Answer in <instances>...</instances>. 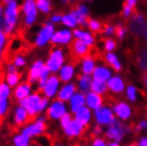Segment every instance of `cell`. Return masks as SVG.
<instances>
[{"label": "cell", "mask_w": 147, "mask_h": 146, "mask_svg": "<svg viewBox=\"0 0 147 146\" xmlns=\"http://www.w3.org/2000/svg\"><path fill=\"white\" fill-rule=\"evenodd\" d=\"M144 130H147V120H142V121L139 122L136 126V132L144 131Z\"/></svg>", "instance_id": "cell-46"}, {"label": "cell", "mask_w": 147, "mask_h": 146, "mask_svg": "<svg viewBox=\"0 0 147 146\" xmlns=\"http://www.w3.org/2000/svg\"><path fill=\"white\" fill-rule=\"evenodd\" d=\"M102 133H103V127H101L99 125L94 126V128H93V135H96V137H99V135H102Z\"/></svg>", "instance_id": "cell-50"}, {"label": "cell", "mask_w": 147, "mask_h": 146, "mask_svg": "<svg viewBox=\"0 0 147 146\" xmlns=\"http://www.w3.org/2000/svg\"><path fill=\"white\" fill-rule=\"evenodd\" d=\"M30 140L31 139L27 135L19 133L13 138V144L14 146H30Z\"/></svg>", "instance_id": "cell-38"}, {"label": "cell", "mask_w": 147, "mask_h": 146, "mask_svg": "<svg viewBox=\"0 0 147 146\" xmlns=\"http://www.w3.org/2000/svg\"><path fill=\"white\" fill-rule=\"evenodd\" d=\"M19 19V5L16 0H11L5 3L3 12L2 30L7 35L13 34Z\"/></svg>", "instance_id": "cell-2"}, {"label": "cell", "mask_w": 147, "mask_h": 146, "mask_svg": "<svg viewBox=\"0 0 147 146\" xmlns=\"http://www.w3.org/2000/svg\"><path fill=\"white\" fill-rule=\"evenodd\" d=\"M116 48V41L112 39V37H107L106 40H103V49L106 52H110V51L115 50Z\"/></svg>", "instance_id": "cell-41"}, {"label": "cell", "mask_w": 147, "mask_h": 146, "mask_svg": "<svg viewBox=\"0 0 147 146\" xmlns=\"http://www.w3.org/2000/svg\"><path fill=\"white\" fill-rule=\"evenodd\" d=\"M12 120H13V123H14L15 126L20 127V126H25V125L28 124L31 118H30L27 110L20 105H18L14 108Z\"/></svg>", "instance_id": "cell-20"}, {"label": "cell", "mask_w": 147, "mask_h": 146, "mask_svg": "<svg viewBox=\"0 0 147 146\" xmlns=\"http://www.w3.org/2000/svg\"><path fill=\"white\" fill-rule=\"evenodd\" d=\"M136 2H138V0H126L125 4H127V5H129V7H131L134 9Z\"/></svg>", "instance_id": "cell-53"}, {"label": "cell", "mask_w": 147, "mask_h": 146, "mask_svg": "<svg viewBox=\"0 0 147 146\" xmlns=\"http://www.w3.org/2000/svg\"><path fill=\"white\" fill-rule=\"evenodd\" d=\"M73 35L76 37V39L82 40L85 44L88 45L90 47L93 46L94 43H95V39H94V36H93L92 34H91L90 32H88V31H84V30H82V29H75L73 32Z\"/></svg>", "instance_id": "cell-31"}, {"label": "cell", "mask_w": 147, "mask_h": 146, "mask_svg": "<svg viewBox=\"0 0 147 146\" xmlns=\"http://www.w3.org/2000/svg\"><path fill=\"white\" fill-rule=\"evenodd\" d=\"M113 110V113L115 117L121 122L129 121L133 114L132 108L126 101H116L113 103V106L111 107Z\"/></svg>", "instance_id": "cell-13"}, {"label": "cell", "mask_w": 147, "mask_h": 146, "mask_svg": "<svg viewBox=\"0 0 147 146\" xmlns=\"http://www.w3.org/2000/svg\"><path fill=\"white\" fill-rule=\"evenodd\" d=\"M12 63H13L17 68H22V67L26 66V59L22 55H16L14 57V59H13Z\"/></svg>", "instance_id": "cell-42"}, {"label": "cell", "mask_w": 147, "mask_h": 146, "mask_svg": "<svg viewBox=\"0 0 147 146\" xmlns=\"http://www.w3.org/2000/svg\"><path fill=\"white\" fill-rule=\"evenodd\" d=\"M93 117H94L96 125H99L101 127H108L116 120L112 108L109 106H106V105L101 106L99 109L95 110Z\"/></svg>", "instance_id": "cell-8"}, {"label": "cell", "mask_w": 147, "mask_h": 146, "mask_svg": "<svg viewBox=\"0 0 147 146\" xmlns=\"http://www.w3.org/2000/svg\"><path fill=\"white\" fill-rule=\"evenodd\" d=\"M69 51L74 60L78 61L84 58L85 55H88L91 50H90V46L85 44L83 41L76 39L69 43Z\"/></svg>", "instance_id": "cell-14"}, {"label": "cell", "mask_w": 147, "mask_h": 146, "mask_svg": "<svg viewBox=\"0 0 147 146\" xmlns=\"http://www.w3.org/2000/svg\"><path fill=\"white\" fill-rule=\"evenodd\" d=\"M66 61V55L62 48H55L49 52L47 60L45 62V65L48 67L51 74H57L60 68L65 64Z\"/></svg>", "instance_id": "cell-5"}, {"label": "cell", "mask_w": 147, "mask_h": 146, "mask_svg": "<svg viewBox=\"0 0 147 146\" xmlns=\"http://www.w3.org/2000/svg\"><path fill=\"white\" fill-rule=\"evenodd\" d=\"M108 90L113 95H121L126 90V82L119 75H113L107 81Z\"/></svg>", "instance_id": "cell-16"}, {"label": "cell", "mask_w": 147, "mask_h": 146, "mask_svg": "<svg viewBox=\"0 0 147 146\" xmlns=\"http://www.w3.org/2000/svg\"><path fill=\"white\" fill-rule=\"evenodd\" d=\"M53 146H64V144H63L62 142H59V141H57V142H55Z\"/></svg>", "instance_id": "cell-57"}, {"label": "cell", "mask_w": 147, "mask_h": 146, "mask_svg": "<svg viewBox=\"0 0 147 146\" xmlns=\"http://www.w3.org/2000/svg\"><path fill=\"white\" fill-rule=\"evenodd\" d=\"M64 26H66L68 28H75L78 26V20L76 18V16L73 12L70 11L66 14H63L62 16V22H61Z\"/></svg>", "instance_id": "cell-33"}, {"label": "cell", "mask_w": 147, "mask_h": 146, "mask_svg": "<svg viewBox=\"0 0 147 146\" xmlns=\"http://www.w3.org/2000/svg\"><path fill=\"white\" fill-rule=\"evenodd\" d=\"M47 120L48 117L46 113L40 114L38 116L34 118L33 122H30L27 125H25L20 133L27 135L30 139H34V138L43 135L47 129Z\"/></svg>", "instance_id": "cell-4"}, {"label": "cell", "mask_w": 147, "mask_h": 146, "mask_svg": "<svg viewBox=\"0 0 147 146\" xmlns=\"http://www.w3.org/2000/svg\"><path fill=\"white\" fill-rule=\"evenodd\" d=\"M76 18L78 20V25H80L81 27H88V15H90V10L86 4L84 3H78L76 4L74 9L71 10Z\"/></svg>", "instance_id": "cell-17"}, {"label": "cell", "mask_w": 147, "mask_h": 146, "mask_svg": "<svg viewBox=\"0 0 147 146\" xmlns=\"http://www.w3.org/2000/svg\"><path fill=\"white\" fill-rule=\"evenodd\" d=\"M53 33H55V25L50 22L44 24L43 27L38 30V32L35 35V39H34L33 42L34 46L38 48L45 47L51 41Z\"/></svg>", "instance_id": "cell-9"}, {"label": "cell", "mask_w": 147, "mask_h": 146, "mask_svg": "<svg viewBox=\"0 0 147 146\" xmlns=\"http://www.w3.org/2000/svg\"><path fill=\"white\" fill-rule=\"evenodd\" d=\"M12 94L11 87L5 81H0V118L4 117L9 112Z\"/></svg>", "instance_id": "cell-10"}, {"label": "cell", "mask_w": 147, "mask_h": 146, "mask_svg": "<svg viewBox=\"0 0 147 146\" xmlns=\"http://www.w3.org/2000/svg\"><path fill=\"white\" fill-rule=\"evenodd\" d=\"M30 94H32V84L26 81V82H22L15 87L14 91H13V98L19 101V100L28 97Z\"/></svg>", "instance_id": "cell-25"}, {"label": "cell", "mask_w": 147, "mask_h": 146, "mask_svg": "<svg viewBox=\"0 0 147 146\" xmlns=\"http://www.w3.org/2000/svg\"><path fill=\"white\" fill-rule=\"evenodd\" d=\"M18 105H20L27 110L31 120H34L40 114L46 112L47 108L50 105V100L46 98L43 94H40V91H37L33 92L26 98L19 100Z\"/></svg>", "instance_id": "cell-1"}, {"label": "cell", "mask_w": 147, "mask_h": 146, "mask_svg": "<svg viewBox=\"0 0 147 146\" xmlns=\"http://www.w3.org/2000/svg\"><path fill=\"white\" fill-rule=\"evenodd\" d=\"M37 10L43 14H48L52 10V0H35Z\"/></svg>", "instance_id": "cell-34"}, {"label": "cell", "mask_w": 147, "mask_h": 146, "mask_svg": "<svg viewBox=\"0 0 147 146\" xmlns=\"http://www.w3.org/2000/svg\"><path fill=\"white\" fill-rule=\"evenodd\" d=\"M45 67V62L43 60H36L35 62L30 66L27 75V81L31 84H36L37 80L40 79V73Z\"/></svg>", "instance_id": "cell-21"}, {"label": "cell", "mask_w": 147, "mask_h": 146, "mask_svg": "<svg viewBox=\"0 0 147 146\" xmlns=\"http://www.w3.org/2000/svg\"><path fill=\"white\" fill-rule=\"evenodd\" d=\"M7 35L4 33L3 30L0 28V58H1V55L3 53L4 48L7 46Z\"/></svg>", "instance_id": "cell-43"}, {"label": "cell", "mask_w": 147, "mask_h": 146, "mask_svg": "<svg viewBox=\"0 0 147 146\" xmlns=\"http://www.w3.org/2000/svg\"><path fill=\"white\" fill-rule=\"evenodd\" d=\"M101 33H102L105 36H107V37L112 36L113 34H115V26L111 25V24H107V25H105L102 27Z\"/></svg>", "instance_id": "cell-44"}, {"label": "cell", "mask_w": 147, "mask_h": 146, "mask_svg": "<svg viewBox=\"0 0 147 146\" xmlns=\"http://www.w3.org/2000/svg\"><path fill=\"white\" fill-rule=\"evenodd\" d=\"M67 112H69V108H68L67 102L55 98V100H52L50 102V105L47 108L45 113L47 115L48 120L59 122Z\"/></svg>", "instance_id": "cell-6"}, {"label": "cell", "mask_w": 147, "mask_h": 146, "mask_svg": "<svg viewBox=\"0 0 147 146\" xmlns=\"http://www.w3.org/2000/svg\"><path fill=\"white\" fill-rule=\"evenodd\" d=\"M96 67V60L91 53L85 55L80 61V72L84 75H92Z\"/></svg>", "instance_id": "cell-28"}, {"label": "cell", "mask_w": 147, "mask_h": 146, "mask_svg": "<svg viewBox=\"0 0 147 146\" xmlns=\"http://www.w3.org/2000/svg\"><path fill=\"white\" fill-rule=\"evenodd\" d=\"M74 118H76L79 123L88 127L92 123L93 120V111L86 106L82 107L80 110H78L76 113H74Z\"/></svg>", "instance_id": "cell-27"}, {"label": "cell", "mask_w": 147, "mask_h": 146, "mask_svg": "<svg viewBox=\"0 0 147 146\" xmlns=\"http://www.w3.org/2000/svg\"><path fill=\"white\" fill-rule=\"evenodd\" d=\"M131 131H132V129L129 125L124 124V122L116 118L110 126L106 128L103 133L109 142L114 141V142L121 143L127 135L131 133Z\"/></svg>", "instance_id": "cell-3"}, {"label": "cell", "mask_w": 147, "mask_h": 146, "mask_svg": "<svg viewBox=\"0 0 147 146\" xmlns=\"http://www.w3.org/2000/svg\"><path fill=\"white\" fill-rule=\"evenodd\" d=\"M73 39V32L68 29H61L59 31H55L51 37V42L53 45H69Z\"/></svg>", "instance_id": "cell-23"}, {"label": "cell", "mask_w": 147, "mask_h": 146, "mask_svg": "<svg viewBox=\"0 0 147 146\" xmlns=\"http://www.w3.org/2000/svg\"><path fill=\"white\" fill-rule=\"evenodd\" d=\"M22 13L24 15V26H33L38 17V10L35 0H24L22 4Z\"/></svg>", "instance_id": "cell-7"}, {"label": "cell", "mask_w": 147, "mask_h": 146, "mask_svg": "<svg viewBox=\"0 0 147 146\" xmlns=\"http://www.w3.org/2000/svg\"><path fill=\"white\" fill-rule=\"evenodd\" d=\"M107 146H110V145H109V144H108V145H107Z\"/></svg>", "instance_id": "cell-62"}, {"label": "cell", "mask_w": 147, "mask_h": 146, "mask_svg": "<svg viewBox=\"0 0 147 146\" xmlns=\"http://www.w3.org/2000/svg\"><path fill=\"white\" fill-rule=\"evenodd\" d=\"M85 106V94L77 91L73 95V97L68 100V108L70 113H76L78 110Z\"/></svg>", "instance_id": "cell-26"}, {"label": "cell", "mask_w": 147, "mask_h": 146, "mask_svg": "<svg viewBox=\"0 0 147 146\" xmlns=\"http://www.w3.org/2000/svg\"><path fill=\"white\" fill-rule=\"evenodd\" d=\"M18 73V68L13 64V63H9L5 65V75L7 74H14Z\"/></svg>", "instance_id": "cell-49"}, {"label": "cell", "mask_w": 147, "mask_h": 146, "mask_svg": "<svg viewBox=\"0 0 147 146\" xmlns=\"http://www.w3.org/2000/svg\"><path fill=\"white\" fill-rule=\"evenodd\" d=\"M61 83L62 82L60 80L59 76H57L55 74H51L40 92L46 98H48L49 100H53L57 98L58 92L61 88Z\"/></svg>", "instance_id": "cell-11"}, {"label": "cell", "mask_w": 147, "mask_h": 146, "mask_svg": "<svg viewBox=\"0 0 147 146\" xmlns=\"http://www.w3.org/2000/svg\"><path fill=\"white\" fill-rule=\"evenodd\" d=\"M109 145L110 146H121V144L118 142H114V141H111L110 143H109Z\"/></svg>", "instance_id": "cell-55"}, {"label": "cell", "mask_w": 147, "mask_h": 146, "mask_svg": "<svg viewBox=\"0 0 147 146\" xmlns=\"http://www.w3.org/2000/svg\"><path fill=\"white\" fill-rule=\"evenodd\" d=\"M113 76V72L108 64H98L96 65L95 70L93 72L92 77L94 80H99L107 82L111 77Z\"/></svg>", "instance_id": "cell-22"}, {"label": "cell", "mask_w": 147, "mask_h": 146, "mask_svg": "<svg viewBox=\"0 0 147 146\" xmlns=\"http://www.w3.org/2000/svg\"><path fill=\"white\" fill-rule=\"evenodd\" d=\"M103 105H105V98L102 95L97 94L93 91H90L85 94V106L90 108L93 112L95 110L99 109Z\"/></svg>", "instance_id": "cell-19"}, {"label": "cell", "mask_w": 147, "mask_h": 146, "mask_svg": "<svg viewBox=\"0 0 147 146\" xmlns=\"http://www.w3.org/2000/svg\"><path fill=\"white\" fill-rule=\"evenodd\" d=\"M92 81H93L92 75H84V74L79 75L77 78V82H76L78 91L81 92V93L86 94L88 92L91 91Z\"/></svg>", "instance_id": "cell-29"}, {"label": "cell", "mask_w": 147, "mask_h": 146, "mask_svg": "<svg viewBox=\"0 0 147 146\" xmlns=\"http://www.w3.org/2000/svg\"><path fill=\"white\" fill-rule=\"evenodd\" d=\"M4 3H7V2H9V1H11V0H2Z\"/></svg>", "instance_id": "cell-59"}, {"label": "cell", "mask_w": 147, "mask_h": 146, "mask_svg": "<svg viewBox=\"0 0 147 146\" xmlns=\"http://www.w3.org/2000/svg\"><path fill=\"white\" fill-rule=\"evenodd\" d=\"M128 146H138V145H136V144H130V145H128Z\"/></svg>", "instance_id": "cell-60"}, {"label": "cell", "mask_w": 147, "mask_h": 146, "mask_svg": "<svg viewBox=\"0 0 147 146\" xmlns=\"http://www.w3.org/2000/svg\"><path fill=\"white\" fill-rule=\"evenodd\" d=\"M91 91L95 92V93L100 94V95L102 96H106L109 93L107 82H103V81H99V80H94L93 79Z\"/></svg>", "instance_id": "cell-32"}, {"label": "cell", "mask_w": 147, "mask_h": 146, "mask_svg": "<svg viewBox=\"0 0 147 146\" xmlns=\"http://www.w3.org/2000/svg\"><path fill=\"white\" fill-rule=\"evenodd\" d=\"M136 63L141 70L147 72V48L141 50L136 58Z\"/></svg>", "instance_id": "cell-37"}, {"label": "cell", "mask_w": 147, "mask_h": 146, "mask_svg": "<svg viewBox=\"0 0 147 146\" xmlns=\"http://www.w3.org/2000/svg\"><path fill=\"white\" fill-rule=\"evenodd\" d=\"M138 146H147V137H143L139 140Z\"/></svg>", "instance_id": "cell-52"}, {"label": "cell", "mask_w": 147, "mask_h": 146, "mask_svg": "<svg viewBox=\"0 0 147 146\" xmlns=\"http://www.w3.org/2000/svg\"><path fill=\"white\" fill-rule=\"evenodd\" d=\"M103 59H105L106 64H108V65L110 66L113 70H115L116 73H118V72H121V70L123 65H121V61H119L118 57L114 53L113 51L106 52V55H105Z\"/></svg>", "instance_id": "cell-30"}, {"label": "cell", "mask_w": 147, "mask_h": 146, "mask_svg": "<svg viewBox=\"0 0 147 146\" xmlns=\"http://www.w3.org/2000/svg\"><path fill=\"white\" fill-rule=\"evenodd\" d=\"M62 16L63 14H60V13H55V14H52L50 16V19H49V22H52L53 25L55 24H59V22H62Z\"/></svg>", "instance_id": "cell-48"}, {"label": "cell", "mask_w": 147, "mask_h": 146, "mask_svg": "<svg viewBox=\"0 0 147 146\" xmlns=\"http://www.w3.org/2000/svg\"><path fill=\"white\" fill-rule=\"evenodd\" d=\"M127 32H128V28L124 24L118 22L117 25L115 26V35L119 40H124V37L126 36Z\"/></svg>", "instance_id": "cell-40"}, {"label": "cell", "mask_w": 147, "mask_h": 146, "mask_svg": "<svg viewBox=\"0 0 147 146\" xmlns=\"http://www.w3.org/2000/svg\"><path fill=\"white\" fill-rule=\"evenodd\" d=\"M34 146H43V145H40V144H35Z\"/></svg>", "instance_id": "cell-61"}, {"label": "cell", "mask_w": 147, "mask_h": 146, "mask_svg": "<svg viewBox=\"0 0 147 146\" xmlns=\"http://www.w3.org/2000/svg\"><path fill=\"white\" fill-rule=\"evenodd\" d=\"M58 76H59L60 80L62 83H67V82H71L75 75H76V64L75 61L74 62H68L60 68V70L58 72Z\"/></svg>", "instance_id": "cell-18"}, {"label": "cell", "mask_w": 147, "mask_h": 146, "mask_svg": "<svg viewBox=\"0 0 147 146\" xmlns=\"http://www.w3.org/2000/svg\"><path fill=\"white\" fill-rule=\"evenodd\" d=\"M143 37H144L145 43H146V48H147V27H146V29H145V31H144V33H143Z\"/></svg>", "instance_id": "cell-54"}, {"label": "cell", "mask_w": 147, "mask_h": 146, "mask_svg": "<svg viewBox=\"0 0 147 146\" xmlns=\"http://www.w3.org/2000/svg\"><path fill=\"white\" fill-rule=\"evenodd\" d=\"M78 91L77 85L74 82H67V83H64L63 85H61L59 92H58V95H57V98L62 100V101L68 102L73 95Z\"/></svg>", "instance_id": "cell-24"}, {"label": "cell", "mask_w": 147, "mask_h": 146, "mask_svg": "<svg viewBox=\"0 0 147 146\" xmlns=\"http://www.w3.org/2000/svg\"><path fill=\"white\" fill-rule=\"evenodd\" d=\"M73 117H74V115H73V113H70V112H67L64 116L60 120V126H61V128L62 127H64V126H66L68 123H69L71 120H73Z\"/></svg>", "instance_id": "cell-45"}, {"label": "cell", "mask_w": 147, "mask_h": 146, "mask_svg": "<svg viewBox=\"0 0 147 146\" xmlns=\"http://www.w3.org/2000/svg\"><path fill=\"white\" fill-rule=\"evenodd\" d=\"M62 3H64V4H69V3H71L74 0H60Z\"/></svg>", "instance_id": "cell-56"}, {"label": "cell", "mask_w": 147, "mask_h": 146, "mask_svg": "<svg viewBox=\"0 0 147 146\" xmlns=\"http://www.w3.org/2000/svg\"><path fill=\"white\" fill-rule=\"evenodd\" d=\"M3 12H4V7L3 4H0V28L2 29V26H3Z\"/></svg>", "instance_id": "cell-51"}, {"label": "cell", "mask_w": 147, "mask_h": 146, "mask_svg": "<svg viewBox=\"0 0 147 146\" xmlns=\"http://www.w3.org/2000/svg\"><path fill=\"white\" fill-rule=\"evenodd\" d=\"M125 96L127 100H129L130 102H136L139 98V91L134 85L130 84L128 87H126Z\"/></svg>", "instance_id": "cell-35"}, {"label": "cell", "mask_w": 147, "mask_h": 146, "mask_svg": "<svg viewBox=\"0 0 147 146\" xmlns=\"http://www.w3.org/2000/svg\"><path fill=\"white\" fill-rule=\"evenodd\" d=\"M22 75L20 73H14V74H7L5 75V82H7L11 88H15L16 85L20 83Z\"/></svg>", "instance_id": "cell-36"}, {"label": "cell", "mask_w": 147, "mask_h": 146, "mask_svg": "<svg viewBox=\"0 0 147 146\" xmlns=\"http://www.w3.org/2000/svg\"><path fill=\"white\" fill-rule=\"evenodd\" d=\"M62 130L67 138H69V139H76V138H79V137H81V135L84 133L85 126H83L76 118L73 117V120L66 126L62 127Z\"/></svg>", "instance_id": "cell-15"}, {"label": "cell", "mask_w": 147, "mask_h": 146, "mask_svg": "<svg viewBox=\"0 0 147 146\" xmlns=\"http://www.w3.org/2000/svg\"><path fill=\"white\" fill-rule=\"evenodd\" d=\"M102 27H103V25L100 22H98L97 19H94V18L88 19V28L91 30L93 33H100L101 30H102Z\"/></svg>", "instance_id": "cell-39"}, {"label": "cell", "mask_w": 147, "mask_h": 146, "mask_svg": "<svg viewBox=\"0 0 147 146\" xmlns=\"http://www.w3.org/2000/svg\"><path fill=\"white\" fill-rule=\"evenodd\" d=\"M108 143L106 142V140L101 138V137H97L93 140L92 146H107Z\"/></svg>", "instance_id": "cell-47"}, {"label": "cell", "mask_w": 147, "mask_h": 146, "mask_svg": "<svg viewBox=\"0 0 147 146\" xmlns=\"http://www.w3.org/2000/svg\"><path fill=\"white\" fill-rule=\"evenodd\" d=\"M144 83H145V85H146L147 88V72H146V75L144 76Z\"/></svg>", "instance_id": "cell-58"}, {"label": "cell", "mask_w": 147, "mask_h": 146, "mask_svg": "<svg viewBox=\"0 0 147 146\" xmlns=\"http://www.w3.org/2000/svg\"><path fill=\"white\" fill-rule=\"evenodd\" d=\"M146 27L147 20L145 18V16L141 13H134L128 22V29L132 32V34H134L136 36L143 35Z\"/></svg>", "instance_id": "cell-12"}]
</instances>
